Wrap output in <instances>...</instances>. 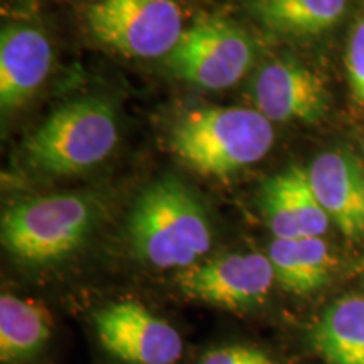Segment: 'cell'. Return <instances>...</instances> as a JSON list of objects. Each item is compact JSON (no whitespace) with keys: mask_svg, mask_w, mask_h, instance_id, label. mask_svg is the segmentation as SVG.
Segmentation results:
<instances>
[{"mask_svg":"<svg viewBox=\"0 0 364 364\" xmlns=\"http://www.w3.org/2000/svg\"><path fill=\"white\" fill-rule=\"evenodd\" d=\"M95 220L97 211L86 196L68 193L27 199L2 215V245L22 263H54L85 243Z\"/></svg>","mask_w":364,"mask_h":364,"instance_id":"277c9868","label":"cell"},{"mask_svg":"<svg viewBox=\"0 0 364 364\" xmlns=\"http://www.w3.org/2000/svg\"><path fill=\"white\" fill-rule=\"evenodd\" d=\"M102 348L124 364H176L184 341L174 326L135 300H120L93 317Z\"/></svg>","mask_w":364,"mask_h":364,"instance_id":"ba28073f","label":"cell"},{"mask_svg":"<svg viewBox=\"0 0 364 364\" xmlns=\"http://www.w3.org/2000/svg\"><path fill=\"white\" fill-rule=\"evenodd\" d=\"M268 258L282 289L295 295H311L331 280L334 260L322 238H275Z\"/></svg>","mask_w":364,"mask_h":364,"instance_id":"5bb4252c","label":"cell"},{"mask_svg":"<svg viewBox=\"0 0 364 364\" xmlns=\"http://www.w3.org/2000/svg\"><path fill=\"white\" fill-rule=\"evenodd\" d=\"M53 317L38 300L12 294L0 297V361L24 364L44 351L53 336Z\"/></svg>","mask_w":364,"mask_h":364,"instance_id":"4fadbf2b","label":"cell"},{"mask_svg":"<svg viewBox=\"0 0 364 364\" xmlns=\"http://www.w3.org/2000/svg\"><path fill=\"white\" fill-rule=\"evenodd\" d=\"M312 339L326 364H364V297L346 295L331 304Z\"/></svg>","mask_w":364,"mask_h":364,"instance_id":"9a60e30c","label":"cell"},{"mask_svg":"<svg viewBox=\"0 0 364 364\" xmlns=\"http://www.w3.org/2000/svg\"><path fill=\"white\" fill-rule=\"evenodd\" d=\"M198 364H277L268 353L248 344H226L209 349Z\"/></svg>","mask_w":364,"mask_h":364,"instance_id":"e0dca14e","label":"cell"},{"mask_svg":"<svg viewBox=\"0 0 364 364\" xmlns=\"http://www.w3.org/2000/svg\"><path fill=\"white\" fill-rule=\"evenodd\" d=\"M53 66V48L38 27L6 26L0 33V105L21 107L38 91Z\"/></svg>","mask_w":364,"mask_h":364,"instance_id":"8fae6325","label":"cell"},{"mask_svg":"<svg viewBox=\"0 0 364 364\" xmlns=\"http://www.w3.org/2000/svg\"><path fill=\"white\" fill-rule=\"evenodd\" d=\"M21 2H26V4H33L34 0H21Z\"/></svg>","mask_w":364,"mask_h":364,"instance_id":"d6986e66","label":"cell"},{"mask_svg":"<svg viewBox=\"0 0 364 364\" xmlns=\"http://www.w3.org/2000/svg\"><path fill=\"white\" fill-rule=\"evenodd\" d=\"M253 100L270 122L314 124L327 110L324 81L295 61H273L262 68L255 80Z\"/></svg>","mask_w":364,"mask_h":364,"instance_id":"9c48e42d","label":"cell"},{"mask_svg":"<svg viewBox=\"0 0 364 364\" xmlns=\"http://www.w3.org/2000/svg\"><path fill=\"white\" fill-rule=\"evenodd\" d=\"M346 70L353 97L359 105H364V17L354 26L346 54Z\"/></svg>","mask_w":364,"mask_h":364,"instance_id":"ac0fdd59","label":"cell"},{"mask_svg":"<svg viewBox=\"0 0 364 364\" xmlns=\"http://www.w3.org/2000/svg\"><path fill=\"white\" fill-rule=\"evenodd\" d=\"M262 206L275 238H321L329 228V216L317 201L302 167L292 166L267 181Z\"/></svg>","mask_w":364,"mask_h":364,"instance_id":"30bf717a","label":"cell"},{"mask_svg":"<svg viewBox=\"0 0 364 364\" xmlns=\"http://www.w3.org/2000/svg\"><path fill=\"white\" fill-rule=\"evenodd\" d=\"M317 201L349 240L364 238V176L344 152H324L307 169Z\"/></svg>","mask_w":364,"mask_h":364,"instance_id":"7c38bea8","label":"cell"},{"mask_svg":"<svg viewBox=\"0 0 364 364\" xmlns=\"http://www.w3.org/2000/svg\"><path fill=\"white\" fill-rule=\"evenodd\" d=\"M118 142V124L112 105L102 98H83L53 113L24 142L34 169L53 176L80 174L105 161Z\"/></svg>","mask_w":364,"mask_h":364,"instance_id":"3957f363","label":"cell"},{"mask_svg":"<svg viewBox=\"0 0 364 364\" xmlns=\"http://www.w3.org/2000/svg\"><path fill=\"white\" fill-rule=\"evenodd\" d=\"M127 231L135 257L161 270H186L201 262L213 245V230L203 206L172 176L142 191L132 208Z\"/></svg>","mask_w":364,"mask_h":364,"instance_id":"6da1fadb","label":"cell"},{"mask_svg":"<svg viewBox=\"0 0 364 364\" xmlns=\"http://www.w3.org/2000/svg\"><path fill=\"white\" fill-rule=\"evenodd\" d=\"M253 58L252 39L245 31L220 17H206L182 33L164 61L177 78L218 91L238 83Z\"/></svg>","mask_w":364,"mask_h":364,"instance_id":"8992f818","label":"cell"},{"mask_svg":"<svg viewBox=\"0 0 364 364\" xmlns=\"http://www.w3.org/2000/svg\"><path fill=\"white\" fill-rule=\"evenodd\" d=\"M272 122L252 108H201L174 127L171 149L203 176L225 177L262 161L273 145Z\"/></svg>","mask_w":364,"mask_h":364,"instance_id":"7a4b0ae2","label":"cell"},{"mask_svg":"<svg viewBox=\"0 0 364 364\" xmlns=\"http://www.w3.org/2000/svg\"><path fill=\"white\" fill-rule=\"evenodd\" d=\"M348 0H252V11L268 29L285 36H318L344 16Z\"/></svg>","mask_w":364,"mask_h":364,"instance_id":"2e32d148","label":"cell"},{"mask_svg":"<svg viewBox=\"0 0 364 364\" xmlns=\"http://www.w3.org/2000/svg\"><path fill=\"white\" fill-rule=\"evenodd\" d=\"M176 280L186 297L236 312L262 306L275 273L268 255L230 253L181 270Z\"/></svg>","mask_w":364,"mask_h":364,"instance_id":"52a82bcc","label":"cell"},{"mask_svg":"<svg viewBox=\"0 0 364 364\" xmlns=\"http://www.w3.org/2000/svg\"><path fill=\"white\" fill-rule=\"evenodd\" d=\"M86 21L100 43L130 58H166L186 31L176 0H100Z\"/></svg>","mask_w":364,"mask_h":364,"instance_id":"5b68a950","label":"cell"}]
</instances>
